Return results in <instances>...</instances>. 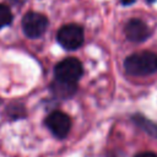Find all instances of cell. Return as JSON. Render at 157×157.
<instances>
[{
    "mask_svg": "<svg viewBox=\"0 0 157 157\" xmlns=\"http://www.w3.org/2000/svg\"><path fill=\"white\" fill-rule=\"evenodd\" d=\"M125 71L132 76H145L157 71V54L140 52L129 55L124 61Z\"/></svg>",
    "mask_w": 157,
    "mask_h": 157,
    "instance_id": "cell-1",
    "label": "cell"
},
{
    "mask_svg": "<svg viewBox=\"0 0 157 157\" xmlns=\"http://www.w3.org/2000/svg\"><path fill=\"white\" fill-rule=\"evenodd\" d=\"M83 67L78 59L76 58H66L56 64L54 69L55 80L65 83H74L78 81V78L82 76Z\"/></svg>",
    "mask_w": 157,
    "mask_h": 157,
    "instance_id": "cell-2",
    "label": "cell"
},
{
    "mask_svg": "<svg viewBox=\"0 0 157 157\" xmlns=\"http://www.w3.org/2000/svg\"><path fill=\"white\" fill-rule=\"evenodd\" d=\"M83 29L81 26L76 23H69L63 26L56 34V39L59 44L66 50L78 49L83 43Z\"/></svg>",
    "mask_w": 157,
    "mask_h": 157,
    "instance_id": "cell-3",
    "label": "cell"
},
{
    "mask_svg": "<svg viewBox=\"0 0 157 157\" xmlns=\"http://www.w3.org/2000/svg\"><path fill=\"white\" fill-rule=\"evenodd\" d=\"M48 27V18L39 12H27L22 18V29L29 38L40 37Z\"/></svg>",
    "mask_w": 157,
    "mask_h": 157,
    "instance_id": "cell-4",
    "label": "cell"
},
{
    "mask_svg": "<svg viewBox=\"0 0 157 157\" xmlns=\"http://www.w3.org/2000/svg\"><path fill=\"white\" fill-rule=\"evenodd\" d=\"M45 125L54 136L58 139H64L67 136L71 129V119L64 112L54 110L47 117Z\"/></svg>",
    "mask_w": 157,
    "mask_h": 157,
    "instance_id": "cell-5",
    "label": "cell"
},
{
    "mask_svg": "<svg viewBox=\"0 0 157 157\" xmlns=\"http://www.w3.org/2000/svg\"><path fill=\"white\" fill-rule=\"evenodd\" d=\"M124 33L126 38L131 42H144L150 37L151 29L144 21L139 18H132L125 25Z\"/></svg>",
    "mask_w": 157,
    "mask_h": 157,
    "instance_id": "cell-6",
    "label": "cell"
},
{
    "mask_svg": "<svg viewBox=\"0 0 157 157\" xmlns=\"http://www.w3.org/2000/svg\"><path fill=\"white\" fill-rule=\"evenodd\" d=\"M76 88L77 87L74 83H65V82H60L58 80H55L52 85V91L54 92L55 96H58L60 98L71 97L76 92Z\"/></svg>",
    "mask_w": 157,
    "mask_h": 157,
    "instance_id": "cell-7",
    "label": "cell"
},
{
    "mask_svg": "<svg viewBox=\"0 0 157 157\" xmlns=\"http://www.w3.org/2000/svg\"><path fill=\"white\" fill-rule=\"evenodd\" d=\"M134 120H135V123H136L137 125H140V126H141L144 130H146L148 134H151V135H153V136L157 137V125H156V124H153L152 121L145 119V118L141 117V115H135V117H134Z\"/></svg>",
    "mask_w": 157,
    "mask_h": 157,
    "instance_id": "cell-8",
    "label": "cell"
},
{
    "mask_svg": "<svg viewBox=\"0 0 157 157\" xmlns=\"http://www.w3.org/2000/svg\"><path fill=\"white\" fill-rule=\"evenodd\" d=\"M12 21V13L10 9L2 4H0V28L10 25Z\"/></svg>",
    "mask_w": 157,
    "mask_h": 157,
    "instance_id": "cell-9",
    "label": "cell"
},
{
    "mask_svg": "<svg viewBox=\"0 0 157 157\" xmlns=\"http://www.w3.org/2000/svg\"><path fill=\"white\" fill-rule=\"evenodd\" d=\"M135 157H157V155L153 153V152H151V151H144V152L137 153Z\"/></svg>",
    "mask_w": 157,
    "mask_h": 157,
    "instance_id": "cell-10",
    "label": "cell"
},
{
    "mask_svg": "<svg viewBox=\"0 0 157 157\" xmlns=\"http://www.w3.org/2000/svg\"><path fill=\"white\" fill-rule=\"evenodd\" d=\"M135 0H121V2L124 4V5H130V4H132Z\"/></svg>",
    "mask_w": 157,
    "mask_h": 157,
    "instance_id": "cell-11",
    "label": "cell"
},
{
    "mask_svg": "<svg viewBox=\"0 0 157 157\" xmlns=\"http://www.w3.org/2000/svg\"><path fill=\"white\" fill-rule=\"evenodd\" d=\"M146 1H147V2H151V4H152V2H155L156 0H146Z\"/></svg>",
    "mask_w": 157,
    "mask_h": 157,
    "instance_id": "cell-12",
    "label": "cell"
}]
</instances>
